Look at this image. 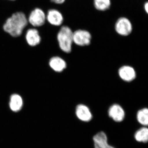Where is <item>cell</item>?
Here are the masks:
<instances>
[{
  "instance_id": "obj_1",
  "label": "cell",
  "mask_w": 148,
  "mask_h": 148,
  "mask_svg": "<svg viewBox=\"0 0 148 148\" xmlns=\"http://www.w3.org/2000/svg\"><path fill=\"white\" fill-rule=\"evenodd\" d=\"M28 24V19L25 14L17 12L7 19L3 25V29L11 36L17 38L22 35Z\"/></svg>"
},
{
  "instance_id": "obj_2",
  "label": "cell",
  "mask_w": 148,
  "mask_h": 148,
  "mask_svg": "<svg viewBox=\"0 0 148 148\" xmlns=\"http://www.w3.org/2000/svg\"><path fill=\"white\" fill-rule=\"evenodd\" d=\"M72 29L67 26H62L57 34V40L60 49L65 53L71 51L73 41Z\"/></svg>"
},
{
  "instance_id": "obj_3",
  "label": "cell",
  "mask_w": 148,
  "mask_h": 148,
  "mask_svg": "<svg viewBox=\"0 0 148 148\" xmlns=\"http://www.w3.org/2000/svg\"><path fill=\"white\" fill-rule=\"evenodd\" d=\"M28 23L34 28L42 27L45 24L46 15L42 9L36 8L32 10L27 17Z\"/></svg>"
},
{
  "instance_id": "obj_4",
  "label": "cell",
  "mask_w": 148,
  "mask_h": 148,
  "mask_svg": "<svg viewBox=\"0 0 148 148\" xmlns=\"http://www.w3.org/2000/svg\"><path fill=\"white\" fill-rule=\"evenodd\" d=\"M114 28L116 32L119 35L123 36H128L132 31V23L125 17L119 18L115 24Z\"/></svg>"
},
{
  "instance_id": "obj_5",
  "label": "cell",
  "mask_w": 148,
  "mask_h": 148,
  "mask_svg": "<svg viewBox=\"0 0 148 148\" xmlns=\"http://www.w3.org/2000/svg\"><path fill=\"white\" fill-rule=\"evenodd\" d=\"M92 36L90 32L84 29H78L73 33V41L79 46L89 45L91 42Z\"/></svg>"
},
{
  "instance_id": "obj_6",
  "label": "cell",
  "mask_w": 148,
  "mask_h": 148,
  "mask_svg": "<svg viewBox=\"0 0 148 148\" xmlns=\"http://www.w3.org/2000/svg\"><path fill=\"white\" fill-rule=\"evenodd\" d=\"M25 38L27 44L32 47L38 45L42 40L39 32L35 28L28 29L25 34Z\"/></svg>"
},
{
  "instance_id": "obj_7",
  "label": "cell",
  "mask_w": 148,
  "mask_h": 148,
  "mask_svg": "<svg viewBox=\"0 0 148 148\" xmlns=\"http://www.w3.org/2000/svg\"><path fill=\"white\" fill-rule=\"evenodd\" d=\"M46 15V20L52 26L59 27L64 22V16L62 14L55 9H51L48 11Z\"/></svg>"
},
{
  "instance_id": "obj_8",
  "label": "cell",
  "mask_w": 148,
  "mask_h": 148,
  "mask_svg": "<svg viewBox=\"0 0 148 148\" xmlns=\"http://www.w3.org/2000/svg\"><path fill=\"white\" fill-rule=\"evenodd\" d=\"M24 99L20 94L12 93L10 96L8 106L10 110L14 112H20L24 106Z\"/></svg>"
},
{
  "instance_id": "obj_9",
  "label": "cell",
  "mask_w": 148,
  "mask_h": 148,
  "mask_svg": "<svg viewBox=\"0 0 148 148\" xmlns=\"http://www.w3.org/2000/svg\"><path fill=\"white\" fill-rule=\"evenodd\" d=\"M92 140L94 148H116L109 144L108 136L103 131L96 133Z\"/></svg>"
},
{
  "instance_id": "obj_10",
  "label": "cell",
  "mask_w": 148,
  "mask_h": 148,
  "mask_svg": "<svg viewBox=\"0 0 148 148\" xmlns=\"http://www.w3.org/2000/svg\"><path fill=\"white\" fill-rule=\"evenodd\" d=\"M108 115L115 122H121L125 117V112L121 106L114 104L109 109Z\"/></svg>"
},
{
  "instance_id": "obj_11",
  "label": "cell",
  "mask_w": 148,
  "mask_h": 148,
  "mask_svg": "<svg viewBox=\"0 0 148 148\" xmlns=\"http://www.w3.org/2000/svg\"><path fill=\"white\" fill-rule=\"evenodd\" d=\"M75 114L80 121L84 122L90 121L92 118V114L90 109L83 104H79L77 106Z\"/></svg>"
},
{
  "instance_id": "obj_12",
  "label": "cell",
  "mask_w": 148,
  "mask_h": 148,
  "mask_svg": "<svg viewBox=\"0 0 148 148\" xmlns=\"http://www.w3.org/2000/svg\"><path fill=\"white\" fill-rule=\"evenodd\" d=\"M49 66L51 69L56 73H61L66 69V61L59 56H53L49 61Z\"/></svg>"
},
{
  "instance_id": "obj_13",
  "label": "cell",
  "mask_w": 148,
  "mask_h": 148,
  "mask_svg": "<svg viewBox=\"0 0 148 148\" xmlns=\"http://www.w3.org/2000/svg\"><path fill=\"white\" fill-rule=\"evenodd\" d=\"M119 75L122 79L127 82L132 81L136 77L135 69L128 66H123L120 68Z\"/></svg>"
},
{
  "instance_id": "obj_14",
  "label": "cell",
  "mask_w": 148,
  "mask_h": 148,
  "mask_svg": "<svg viewBox=\"0 0 148 148\" xmlns=\"http://www.w3.org/2000/svg\"><path fill=\"white\" fill-rule=\"evenodd\" d=\"M134 138L137 142L146 143L148 141V129L147 126H143L135 132Z\"/></svg>"
},
{
  "instance_id": "obj_15",
  "label": "cell",
  "mask_w": 148,
  "mask_h": 148,
  "mask_svg": "<svg viewBox=\"0 0 148 148\" xmlns=\"http://www.w3.org/2000/svg\"><path fill=\"white\" fill-rule=\"evenodd\" d=\"M137 119L143 126H147L148 125V110L147 108L141 109L137 114Z\"/></svg>"
},
{
  "instance_id": "obj_16",
  "label": "cell",
  "mask_w": 148,
  "mask_h": 148,
  "mask_svg": "<svg viewBox=\"0 0 148 148\" xmlns=\"http://www.w3.org/2000/svg\"><path fill=\"white\" fill-rule=\"evenodd\" d=\"M93 5L97 10L105 11L110 7L111 0H93Z\"/></svg>"
},
{
  "instance_id": "obj_17",
  "label": "cell",
  "mask_w": 148,
  "mask_h": 148,
  "mask_svg": "<svg viewBox=\"0 0 148 148\" xmlns=\"http://www.w3.org/2000/svg\"><path fill=\"white\" fill-rule=\"evenodd\" d=\"M52 3L56 4H62L65 2L66 0H51Z\"/></svg>"
},
{
  "instance_id": "obj_18",
  "label": "cell",
  "mask_w": 148,
  "mask_h": 148,
  "mask_svg": "<svg viewBox=\"0 0 148 148\" xmlns=\"http://www.w3.org/2000/svg\"><path fill=\"white\" fill-rule=\"evenodd\" d=\"M144 9L146 13L148 14V3L147 2H146L144 5Z\"/></svg>"
},
{
  "instance_id": "obj_19",
  "label": "cell",
  "mask_w": 148,
  "mask_h": 148,
  "mask_svg": "<svg viewBox=\"0 0 148 148\" xmlns=\"http://www.w3.org/2000/svg\"><path fill=\"white\" fill-rule=\"evenodd\" d=\"M9 1H15V0H9Z\"/></svg>"
}]
</instances>
